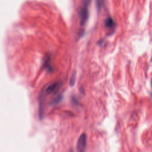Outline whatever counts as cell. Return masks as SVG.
<instances>
[{
	"label": "cell",
	"instance_id": "4",
	"mask_svg": "<svg viewBox=\"0 0 152 152\" xmlns=\"http://www.w3.org/2000/svg\"><path fill=\"white\" fill-rule=\"evenodd\" d=\"M58 83H55L53 84H50L46 89V92L48 94H51L52 93H53V91L56 89V88L58 87Z\"/></svg>",
	"mask_w": 152,
	"mask_h": 152
},
{
	"label": "cell",
	"instance_id": "3",
	"mask_svg": "<svg viewBox=\"0 0 152 152\" xmlns=\"http://www.w3.org/2000/svg\"><path fill=\"white\" fill-rule=\"evenodd\" d=\"M106 27L108 28H113L115 27V22L111 17L107 18L104 21Z\"/></svg>",
	"mask_w": 152,
	"mask_h": 152
},
{
	"label": "cell",
	"instance_id": "2",
	"mask_svg": "<svg viewBox=\"0 0 152 152\" xmlns=\"http://www.w3.org/2000/svg\"><path fill=\"white\" fill-rule=\"evenodd\" d=\"M87 144V135L86 134H82L77 143V152H84Z\"/></svg>",
	"mask_w": 152,
	"mask_h": 152
},
{
	"label": "cell",
	"instance_id": "1",
	"mask_svg": "<svg viewBox=\"0 0 152 152\" xmlns=\"http://www.w3.org/2000/svg\"><path fill=\"white\" fill-rule=\"evenodd\" d=\"M90 0H83V4L79 11V19L81 26H84L88 18V6Z\"/></svg>",
	"mask_w": 152,
	"mask_h": 152
},
{
	"label": "cell",
	"instance_id": "9",
	"mask_svg": "<svg viewBox=\"0 0 152 152\" xmlns=\"http://www.w3.org/2000/svg\"><path fill=\"white\" fill-rule=\"evenodd\" d=\"M69 152H74V151H73V150H72V149H71V150H69Z\"/></svg>",
	"mask_w": 152,
	"mask_h": 152
},
{
	"label": "cell",
	"instance_id": "7",
	"mask_svg": "<svg viewBox=\"0 0 152 152\" xmlns=\"http://www.w3.org/2000/svg\"><path fill=\"white\" fill-rule=\"evenodd\" d=\"M62 96L61 95H59L58 96H57L55 99H53L52 101V104H58V103H59L62 99Z\"/></svg>",
	"mask_w": 152,
	"mask_h": 152
},
{
	"label": "cell",
	"instance_id": "6",
	"mask_svg": "<svg viewBox=\"0 0 152 152\" xmlns=\"http://www.w3.org/2000/svg\"><path fill=\"white\" fill-rule=\"evenodd\" d=\"M75 78H76V73L74 72L70 79V81H69V85L70 86H73L75 84Z\"/></svg>",
	"mask_w": 152,
	"mask_h": 152
},
{
	"label": "cell",
	"instance_id": "8",
	"mask_svg": "<svg viewBox=\"0 0 152 152\" xmlns=\"http://www.w3.org/2000/svg\"><path fill=\"white\" fill-rule=\"evenodd\" d=\"M96 7L97 9H100L103 5V0H96Z\"/></svg>",
	"mask_w": 152,
	"mask_h": 152
},
{
	"label": "cell",
	"instance_id": "5",
	"mask_svg": "<svg viewBox=\"0 0 152 152\" xmlns=\"http://www.w3.org/2000/svg\"><path fill=\"white\" fill-rule=\"evenodd\" d=\"M49 61H50V58L49 56H46V58L44 60V66L48 69L51 70V66L49 64Z\"/></svg>",
	"mask_w": 152,
	"mask_h": 152
},
{
	"label": "cell",
	"instance_id": "10",
	"mask_svg": "<svg viewBox=\"0 0 152 152\" xmlns=\"http://www.w3.org/2000/svg\"><path fill=\"white\" fill-rule=\"evenodd\" d=\"M151 87H152V78H151Z\"/></svg>",
	"mask_w": 152,
	"mask_h": 152
}]
</instances>
